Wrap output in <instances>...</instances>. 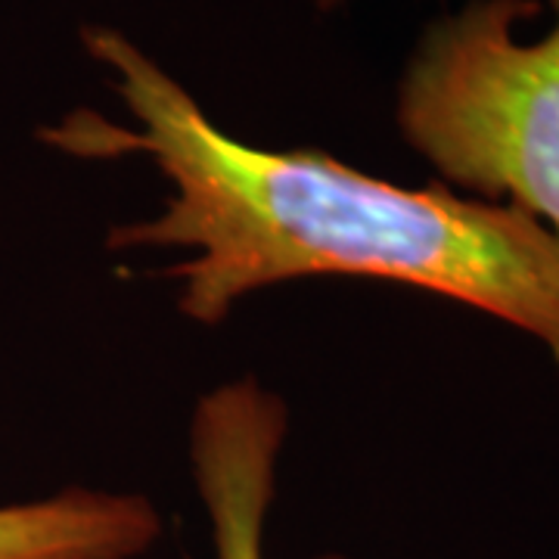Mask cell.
Instances as JSON below:
<instances>
[{
    "label": "cell",
    "mask_w": 559,
    "mask_h": 559,
    "mask_svg": "<svg viewBox=\"0 0 559 559\" xmlns=\"http://www.w3.org/2000/svg\"><path fill=\"white\" fill-rule=\"evenodd\" d=\"M544 38L516 25L538 0H469L417 40L399 84V131L444 187L538 221L559 246V0Z\"/></svg>",
    "instance_id": "7a4b0ae2"
},
{
    "label": "cell",
    "mask_w": 559,
    "mask_h": 559,
    "mask_svg": "<svg viewBox=\"0 0 559 559\" xmlns=\"http://www.w3.org/2000/svg\"><path fill=\"white\" fill-rule=\"evenodd\" d=\"M159 538V507L143 495L66 488L0 507V559H138Z\"/></svg>",
    "instance_id": "277c9868"
},
{
    "label": "cell",
    "mask_w": 559,
    "mask_h": 559,
    "mask_svg": "<svg viewBox=\"0 0 559 559\" xmlns=\"http://www.w3.org/2000/svg\"><path fill=\"white\" fill-rule=\"evenodd\" d=\"M342 3H348V0H318L320 10H336V7H342Z\"/></svg>",
    "instance_id": "5b68a950"
},
{
    "label": "cell",
    "mask_w": 559,
    "mask_h": 559,
    "mask_svg": "<svg viewBox=\"0 0 559 559\" xmlns=\"http://www.w3.org/2000/svg\"><path fill=\"white\" fill-rule=\"evenodd\" d=\"M318 559H348V557H342V554H323V557Z\"/></svg>",
    "instance_id": "8992f818"
},
{
    "label": "cell",
    "mask_w": 559,
    "mask_h": 559,
    "mask_svg": "<svg viewBox=\"0 0 559 559\" xmlns=\"http://www.w3.org/2000/svg\"><path fill=\"white\" fill-rule=\"evenodd\" d=\"M81 44L134 124L75 109L38 138L79 159L146 156L165 175V212L112 227L106 246L193 252L168 267L183 318L218 326L249 293L293 280H389L503 320L559 364V246L532 215L444 183L399 187L320 150L242 143L119 28L84 25Z\"/></svg>",
    "instance_id": "6da1fadb"
},
{
    "label": "cell",
    "mask_w": 559,
    "mask_h": 559,
    "mask_svg": "<svg viewBox=\"0 0 559 559\" xmlns=\"http://www.w3.org/2000/svg\"><path fill=\"white\" fill-rule=\"evenodd\" d=\"M286 432V401L252 377L224 382L197 404L190 463L212 525L215 559H264Z\"/></svg>",
    "instance_id": "3957f363"
}]
</instances>
